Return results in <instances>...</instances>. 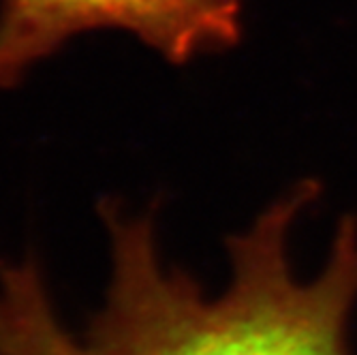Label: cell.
Segmentation results:
<instances>
[{
	"mask_svg": "<svg viewBox=\"0 0 357 355\" xmlns=\"http://www.w3.org/2000/svg\"><path fill=\"white\" fill-rule=\"evenodd\" d=\"M122 28L172 62L231 47L242 32L240 0H3L0 88L77 32Z\"/></svg>",
	"mask_w": 357,
	"mask_h": 355,
	"instance_id": "7a4b0ae2",
	"label": "cell"
},
{
	"mask_svg": "<svg viewBox=\"0 0 357 355\" xmlns=\"http://www.w3.org/2000/svg\"><path fill=\"white\" fill-rule=\"evenodd\" d=\"M312 188L300 184L229 240V282L208 296L158 252L152 214L101 204L112 274L84 338L60 324L39 264L0 262V355H349L357 220L344 218L319 272L291 244Z\"/></svg>",
	"mask_w": 357,
	"mask_h": 355,
	"instance_id": "6da1fadb",
	"label": "cell"
}]
</instances>
